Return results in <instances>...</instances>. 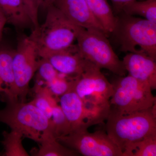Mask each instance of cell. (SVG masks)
Returning a JSON list of instances; mask_svg holds the SVG:
<instances>
[{
	"mask_svg": "<svg viewBox=\"0 0 156 156\" xmlns=\"http://www.w3.org/2000/svg\"><path fill=\"white\" fill-rule=\"evenodd\" d=\"M92 15L102 26L106 34L113 33L117 18L107 0H85Z\"/></svg>",
	"mask_w": 156,
	"mask_h": 156,
	"instance_id": "obj_16",
	"label": "cell"
},
{
	"mask_svg": "<svg viewBox=\"0 0 156 156\" xmlns=\"http://www.w3.org/2000/svg\"><path fill=\"white\" fill-rule=\"evenodd\" d=\"M45 59L58 72L73 79L80 75L90 62L82 56L76 44L53 53Z\"/></svg>",
	"mask_w": 156,
	"mask_h": 156,
	"instance_id": "obj_11",
	"label": "cell"
},
{
	"mask_svg": "<svg viewBox=\"0 0 156 156\" xmlns=\"http://www.w3.org/2000/svg\"><path fill=\"white\" fill-rule=\"evenodd\" d=\"M121 12L130 16L139 15L156 23V0L132 1L124 5Z\"/></svg>",
	"mask_w": 156,
	"mask_h": 156,
	"instance_id": "obj_19",
	"label": "cell"
},
{
	"mask_svg": "<svg viewBox=\"0 0 156 156\" xmlns=\"http://www.w3.org/2000/svg\"><path fill=\"white\" fill-rule=\"evenodd\" d=\"M58 101L71 131L88 130L91 126L97 125L81 98L72 89L60 96Z\"/></svg>",
	"mask_w": 156,
	"mask_h": 156,
	"instance_id": "obj_10",
	"label": "cell"
},
{
	"mask_svg": "<svg viewBox=\"0 0 156 156\" xmlns=\"http://www.w3.org/2000/svg\"><path fill=\"white\" fill-rule=\"evenodd\" d=\"M3 140L1 141L4 147L6 156H29V154L22 144L23 135L19 131L11 130L10 132L4 131Z\"/></svg>",
	"mask_w": 156,
	"mask_h": 156,
	"instance_id": "obj_20",
	"label": "cell"
},
{
	"mask_svg": "<svg viewBox=\"0 0 156 156\" xmlns=\"http://www.w3.org/2000/svg\"><path fill=\"white\" fill-rule=\"evenodd\" d=\"M14 53V50L0 48V98L3 101L17 100L12 63Z\"/></svg>",
	"mask_w": 156,
	"mask_h": 156,
	"instance_id": "obj_14",
	"label": "cell"
},
{
	"mask_svg": "<svg viewBox=\"0 0 156 156\" xmlns=\"http://www.w3.org/2000/svg\"><path fill=\"white\" fill-rule=\"evenodd\" d=\"M47 9L44 22L29 36L36 45L39 57L43 58L69 48L76 41V25L53 5Z\"/></svg>",
	"mask_w": 156,
	"mask_h": 156,
	"instance_id": "obj_3",
	"label": "cell"
},
{
	"mask_svg": "<svg viewBox=\"0 0 156 156\" xmlns=\"http://www.w3.org/2000/svg\"><path fill=\"white\" fill-rule=\"evenodd\" d=\"M53 5L74 25L84 28L99 30L106 34L102 26L92 15L85 0H55Z\"/></svg>",
	"mask_w": 156,
	"mask_h": 156,
	"instance_id": "obj_12",
	"label": "cell"
},
{
	"mask_svg": "<svg viewBox=\"0 0 156 156\" xmlns=\"http://www.w3.org/2000/svg\"><path fill=\"white\" fill-rule=\"evenodd\" d=\"M76 41L79 51L85 59L100 69L108 70L119 76H126L122 61L116 55L102 31L76 25Z\"/></svg>",
	"mask_w": 156,
	"mask_h": 156,
	"instance_id": "obj_5",
	"label": "cell"
},
{
	"mask_svg": "<svg viewBox=\"0 0 156 156\" xmlns=\"http://www.w3.org/2000/svg\"><path fill=\"white\" fill-rule=\"evenodd\" d=\"M156 156V134L132 143L122 152V156Z\"/></svg>",
	"mask_w": 156,
	"mask_h": 156,
	"instance_id": "obj_21",
	"label": "cell"
},
{
	"mask_svg": "<svg viewBox=\"0 0 156 156\" xmlns=\"http://www.w3.org/2000/svg\"><path fill=\"white\" fill-rule=\"evenodd\" d=\"M38 144L39 148L34 154L36 156H75L78 153L66 147L57 140L53 133H46L42 136Z\"/></svg>",
	"mask_w": 156,
	"mask_h": 156,
	"instance_id": "obj_17",
	"label": "cell"
},
{
	"mask_svg": "<svg viewBox=\"0 0 156 156\" xmlns=\"http://www.w3.org/2000/svg\"><path fill=\"white\" fill-rule=\"evenodd\" d=\"M37 80L34 87V97L30 101L51 120L53 107L58 104L56 96L53 95L47 86Z\"/></svg>",
	"mask_w": 156,
	"mask_h": 156,
	"instance_id": "obj_18",
	"label": "cell"
},
{
	"mask_svg": "<svg viewBox=\"0 0 156 156\" xmlns=\"http://www.w3.org/2000/svg\"><path fill=\"white\" fill-rule=\"evenodd\" d=\"M27 9L31 20L34 29L37 28L38 22V11L40 8L39 0H22Z\"/></svg>",
	"mask_w": 156,
	"mask_h": 156,
	"instance_id": "obj_24",
	"label": "cell"
},
{
	"mask_svg": "<svg viewBox=\"0 0 156 156\" xmlns=\"http://www.w3.org/2000/svg\"><path fill=\"white\" fill-rule=\"evenodd\" d=\"M51 121L52 133L56 138L67 135L71 131L69 123L58 104L53 107Z\"/></svg>",
	"mask_w": 156,
	"mask_h": 156,
	"instance_id": "obj_22",
	"label": "cell"
},
{
	"mask_svg": "<svg viewBox=\"0 0 156 156\" xmlns=\"http://www.w3.org/2000/svg\"><path fill=\"white\" fill-rule=\"evenodd\" d=\"M113 4L114 9L118 13L121 12L122 7L127 3L135 0H111Z\"/></svg>",
	"mask_w": 156,
	"mask_h": 156,
	"instance_id": "obj_25",
	"label": "cell"
},
{
	"mask_svg": "<svg viewBox=\"0 0 156 156\" xmlns=\"http://www.w3.org/2000/svg\"><path fill=\"white\" fill-rule=\"evenodd\" d=\"M156 103L147 109L126 115L110 110L105 131L122 152L126 147L156 134Z\"/></svg>",
	"mask_w": 156,
	"mask_h": 156,
	"instance_id": "obj_2",
	"label": "cell"
},
{
	"mask_svg": "<svg viewBox=\"0 0 156 156\" xmlns=\"http://www.w3.org/2000/svg\"><path fill=\"white\" fill-rule=\"evenodd\" d=\"M0 10L4 14L7 23L18 28L33 27L22 0H0Z\"/></svg>",
	"mask_w": 156,
	"mask_h": 156,
	"instance_id": "obj_15",
	"label": "cell"
},
{
	"mask_svg": "<svg viewBox=\"0 0 156 156\" xmlns=\"http://www.w3.org/2000/svg\"><path fill=\"white\" fill-rule=\"evenodd\" d=\"M36 45L30 37H22L14 50L13 68L15 79V98L25 101L29 91V84L38 67Z\"/></svg>",
	"mask_w": 156,
	"mask_h": 156,
	"instance_id": "obj_9",
	"label": "cell"
},
{
	"mask_svg": "<svg viewBox=\"0 0 156 156\" xmlns=\"http://www.w3.org/2000/svg\"><path fill=\"white\" fill-rule=\"evenodd\" d=\"M101 69L89 62L83 72L74 80L72 88L97 124L103 122L108 116L110 111V100L113 92L112 84Z\"/></svg>",
	"mask_w": 156,
	"mask_h": 156,
	"instance_id": "obj_1",
	"label": "cell"
},
{
	"mask_svg": "<svg viewBox=\"0 0 156 156\" xmlns=\"http://www.w3.org/2000/svg\"><path fill=\"white\" fill-rule=\"evenodd\" d=\"M122 61L128 75L156 89V60L142 53H128Z\"/></svg>",
	"mask_w": 156,
	"mask_h": 156,
	"instance_id": "obj_13",
	"label": "cell"
},
{
	"mask_svg": "<svg viewBox=\"0 0 156 156\" xmlns=\"http://www.w3.org/2000/svg\"><path fill=\"white\" fill-rule=\"evenodd\" d=\"M5 102V107L0 109V122L11 130L19 131L38 143L44 134L52 133L51 120L33 104L18 100Z\"/></svg>",
	"mask_w": 156,
	"mask_h": 156,
	"instance_id": "obj_4",
	"label": "cell"
},
{
	"mask_svg": "<svg viewBox=\"0 0 156 156\" xmlns=\"http://www.w3.org/2000/svg\"><path fill=\"white\" fill-rule=\"evenodd\" d=\"M60 143L84 156H122V153L106 131H71L56 138Z\"/></svg>",
	"mask_w": 156,
	"mask_h": 156,
	"instance_id": "obj_8",
	"label": "cell"
},
{
	"mask_svg": "<svg viewBox=\"0 0 156 156\" xmlns=\"http://www.w3.org/2000/svg\"><path fill=\"white\" fill-rule=\"evenodd\" d=\"M0 155H1V154H0Z\"/></svg>",
	"mask_w": 156,
	"mask_h": 156,
	"instance_id": "obj_28",
	"label": "cell"
},
{
	"mask_svg": "<svg viewBox=\"0 0 156 156\" xmlns=\"http://www.w3.org/2000/svg\"><path fill=\"white\" fill-rule=\"evenodd\" d=\"M37 72V80L41 81L46 86L52 83L59 74L47 59L43 58L40 59Z\"/></svg>",
	"mask_w": 156,
	"mask_h": 156,
	"instance_id": "obj_23",
	"label": "cell"
},
{
	"mask_svg": "<svg viewBox=\"0 0 156 156\" xmlns=\"http://www.w3.org/2000/svg\"><path fill=\"white\" fill-rule=\"evenodd\" d=\"M7 23L6 20L2 12L0 10V42L2 37L3 32L5 25Z\"/></svg>",
	"mask_w": 156,
	"mask_h": 156,
	"instance_id": "obj_26",
	"label": "cell"
},
{
	"mask_svg": "<svg viewBox=\"0 0 156 156\" xmlns=\"http://www.w3.org/2000/svg\"><path fill=\"white\" fill-rule=\"evenodd\" d=\"M125 53H142L156 60V23L124 14L113 33Z\"/></svg>",
	"mask_w": 156,
	"mask_h": 156,
	"instance_id": "obj_6",
	"label": "cell"
},
{
	"mask_svg": "<svg viewBox=\"0 0 156 156\" xmlns=\"http://www.w3.org/2000/svg\"><path fill=\"white\" fill-rule=\"evenodd\" d=\"M112 84L110 110L115 112L128 114L147 109L156 103L151 87L129 75L119 76Z\"/></svg>",
	"mask_w": 156,
	"mask_h": 156,
	"instance_id": "obj_7",
	"label": "cell"
},
{
	"mask_svg": "<svg viewBox=\"0 0 156 156\" xmlns=\"http://www.w3.org/2000/svg\"><path fill=\"white\" fill-rule=\"evenodd\" d=\"M40 7L47 9L48 7L53 5L55 0H39Z\"/></svg>",
	"mask_w": 156,
	"mask_h": 156,
	"instance_id": "obj_27",
	"label": "cell"
}]
</instances>
